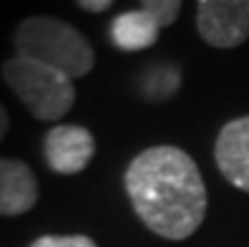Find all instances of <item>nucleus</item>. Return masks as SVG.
<instances>
[{
    "mask_svg": "<svg viewBox=\"0 0 249 247\" xmlns=\"http://www.w3.org/2000/svg\"><path fill=\"white\" fill-rule=\"evenodd\" d=\"M126 192L139 220L164 240H186L207 217V187L196 162L179 147H149L131 159Z\"/></svg>",
    "mask_w": 249,
    "mask_h": 247,
    "instance_id": "obj_1",
    "label": "nucleus"
},
{
    "mask_svg": "<svg viewBox=\"0 0 249 247\" xmlns=\"http://www.w3.org/2000/svg\"><path fill=\"white\" fill-rule=\"evenodd\" d=\"M16 56L51 66L68 78H83L93 71L96 53L76 25L53 16H31L13 31Z\"/></svg>",
    "mask_w": 249,
    "mask_h": 247,
    "instance_id": "obj_2",
    "label": "nucleus"
},
{
    "mask_svg": "<svg viewBox=\"0 0 249 247\" xmlns=\"http://www.w3.org/2000/svg\"><path fill=\"white\" fill-rule=\"evenodd\" d=\"M3 78L38 121H61L76 104L73 78L31 58H8L3 63Z\"/></svg>",
    "mask_w": 249,
    "mask_h": 247,
    "instance_id": "obj_3",
    "label": "nucleus"
},
{
    "mask_svg": "<svg viewBox=\"0 0 249 247\" xmlns=\"http://www.w3.org/2000/svg\"><path fill=\"white\" fill-rule=\"evenodd\" d=\"M196 31L214 48H237L249 40V0H201Z\"/></svg>",
    "mask_w": 249,
    "mask_h": 247,
    "instance_id": "obj_4",
    "label": "nucleus"
},
{
    "mask_svg": "<svg viewBox=\"0 0 249 247\" xmlns=\"http://www.w3.org/2000/svg\"><path fill=\"white\" fill-rule=\"evenodd\" d=\"M96 152V139L86 126L58 124L46 134L43 154L46 164L55 174H78L89 167Z\"/></svg>",
    "mask_w": 249,
    "mask_h": 247,
    "instance_id": "obj_5",
    "label": "nucleus"
},
{
    "mask_svg": "<svg viewBox=\"0 0 249 247\" xmlns=\"http://www.w3.org/2000/svg\"><path fill=\"white\" fill-rule=\"evenodd\" d=\"M214 162L227 182L249 192V114L222 126L214 144Z\"/></svg>",
    "mask_w": 249,
    "mask_h": 247,
    "instance_id": "obj_6",
    "label": "nucleus"
},
{
    "mask_svg": "<svg viewBox=\"0 0 249 247\" xmlns=\"http://www.w3.org/2000/svg\"><path fill=\"white\" fill-rule=\"evenodd\" d=\"M38 202V179L18 159L0 156V217H20Z\"/></svg>",
    "mask_w": 249,
    "mask_h": 247,
    "instance_id": "obj_7",
    "label": "nucleus"
},
{
    "mask_svg": "<svg viewBox=\"0 0 249 247\" xmlns=\"http://www.w3.org/2000/svg\"><path fill=\"white\" fill-rule=\"evenodd\" d=\"M161 28L164 25H161L149 10L139 8V10H128V13H121V16L113 18L111 38L121 51L136 53V51H143V48L154 46V43L159 40Z\"/></svg>",
    "mask_w": 249,
    "mask_h": 247,
    "instance_id": "obj_8",
    "label": "nucleus"
},
{
    "mask_svg": "<svg viewBox=\"0 0 249 247\" xmlns=\"http://www.w3.org/2000/svg\"><path fill=\"white\" fill-rule=\"evenodd\" d=\"M141 8L149 10L164 28L171 25L174 20L179 18V13H181V3H179V0H146Z\"/></svg>",
    "mask_w": 249,
    "mask_h": 247,
    "instance_id": "obj_9",
    "label": "nucleus"
},
{
    "mask_svg": "<svg viewBox=\"0 0 249 247\" xmlns=\"http://www.w3.org/2000/svg\"><path fill=\"white\" fill-rule=\"evenodd\" d=\"M31 247H98L89 235H43Z\"/></svg>",
    "mask_w": 249,
    "mask_h": 247,
    "instance_id": "obj_10",
    "label": "nucleus"
},
{
    "mask_svg": "<svg viewBox=\"0 0 249 247\" xmlns=\"http://www.w3.org/2000/svg\"><path fill=\"white\" fill-rule=\"evenodd\" d=\"M111 5H113L111 0H81V3H78V8L89 10V13H104V10H108Z\"/></svg>",
    "mask_w": 249,
    "mask_h": 247,
    "instance_id": "obj_11",
    "label": "nucleus"
},
{
    "mask_svg": "<svg viewBox=\"0 0 249 247\" xmlns=\"http://www.w3.org/2000/svg\"><path fill=\"white\" fill-rule=\"evenodd\" d=\"M8 129H10V116L3 106H0V141L8 136Z\"/></svg>",
    "mask_w": 249,
    "mask_h": 247,
    "instance_id": "obj_12",
    "label": "nucleus"
}]
</instances>
